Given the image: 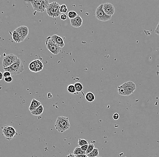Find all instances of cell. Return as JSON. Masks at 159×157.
Instances as JSON below:
<instances>
[{"label": "cell", "mask_w": 159, "mask_h": 157, "mask_svg": "<svg viewBox=\"0 0 159 157\" xmlns=\"http://www.w3.org/2000/svg\"><path fill=\"white\" fill-rule=\"evenodd\" d=\"M18 59V58L17 56L13 53L3 55L2 62L3 68L9 67L14 64L17 61Z\"/></svg>", "instance_id": "cell-7"}, {"label": "cell", "mask_w": 159, "mask_h": 157, "mask_svg": "<svg viewBox=\"0 0 159 157\" xmlns=\"http://www.w3.org/2000/svg\"><path fill=\"white\" fill-rule=\"evenodd\" d=\"M78 144L80 147H81L82 146L85 145L89 144H88V141L87 140L79 139L78 141Z\"/></svg>", "instance_id": "cell-23"}, {"label": "cell", "mask_w": 159, "mask_h": 157, "mask_svg": "<svg viewBox=\"0 0 159 157\" xmlns=\"http://www.w3.org/2000/svg\"><path fill=\"white\" fill-rule=\"evenodd\" d=\"M71 25L73 27L75 28H79L82 25L83 19L79 15L75 18L70 19Z\"/></svg>", "instance_id": "cell-13"}, {"label": "cell", "mask_w": 159, "mask_h": 157, "mask_svg": "<svg viewBox=\"0 0 159 157\" xmlns=\"http://www.w3.org/2000/svg\"><path fill=\"white\" fill-rule=\"evenodd\" d=\"M34 61H35V64L36 72H39L42 70L43 67H44V65H43L42 62L40 60H38V59L35 60Z\"/></svg>", "instance_id": "cell-17"}, {"label": "cell", "mask_w": 159, "mask_h": 157, "mask_svg": "<svg viewBox=\"0 0 159 157\" xmlns=\"http://www.w3.org/2000/svg\"><path fill=\"white\" fill-rule=\"evenodd\" d=\"M29 69L31 71L33 72H36V66L35 64V61H32L29 64Z\"/></svg>", "instance_id": "cell-25"}, {"label": "cell", "mask_w": 159, "mask_h": 157, "mask_svg": "<svg viewBox=\"0 0 159 157\" xmlns=\"http://www.w3.org/2000/svg\"><path fill=\"white\" fill-rule=\"evenodd\" d=\"M2 133L3 136L9 141L12 140L18 135L16 130L10 124H6L2 126Z\"/></svg>", "instance_id": "cell-5"}, {"label": "cell", "mask_w": 159, "mask_h": 157, "mask_svg": "<svg viewBox=\"0 0 159 157\" xmlns=\"http://www.w3.org/2000/svg\"><path fill=\"white\" fill-rule=\"evenodd\" d=\"M88 157H97L99 156V149L97 148H95L94 150L87 155Z\"/></svg>", "instance_id": "cell-20"}, {"label": "cell", "mask_w": 159, "mask_h": 157, "mask_svg": "<svg viewBox=\"0 0 159 157\" xmlns=\"http://www.w3.org/2000/svg\"><path fill=\"white\" fill-rule=\"evenodd\" d=\"M66 157H75V155L74 154H68V155L66 156Z\"/></svg>", "instance_id": "cell-35"}, {"label": "cell", "mask_w": 159, "mask_h": 157, "mask_svg": "<svg viewBox=\"0 0 159 157\" xmlns=\"http://www.w3.org/2000/svg\"><path fill=\"white\" fill-rule=\"evenodd\" d=\"M4 80L6 83H10L12 82L13 78L11 76H9V77L4 78Z\"/></svg>", "instance_id": "cell-28"}, {"label": "cell", "mask_w": 159, "mask_h": 157, "mask_svg": "<svg viewBox=\"0 0 159 157\" xmlns=\"http://www.w3.org/2000/svg\"><path fill=\"white\" fill-rule=\"evenodd\" d=\"M11 74L9 72L5 71L3 73V76L5 78L11 76Z\"/></svg>", "instance_id": "cell-29"}, {"label": "cell", "mask_w": 159, "mask_h": 157, "mask_svg": "<svg viewBox=\"0 0 159 157\" xmlns=\"http://www.w3.org/2000/svg\"><path fill=\"white\" fill-rule=\"evenodd\" d=\"M95 95L91 92H88L85 95V99L88 102H93L95 100Z\"/></svg>", "instance_id": "cell-18"}, {"label": "cell", "mask_w": 159, "mask_h": 157, "mask_svg": "<svg viewBox=\"0 0 159 157\" xmlns=\"http://www.w3.org/2000/svg\"><path fill=\"white\" fill-rule=\"evenodd\" d=\"M73 154H74L75 156L83 155V154H86V152L82 150V149H81L80 147H76L73 151Z\"/></svg>", "instance_id": "cell-19"}, {"label": "cell", "mask_w": 159, "mask_h": 157, "mask_svg": "<svg viewBox=\"0 0 159 157\" xmlns=\"http://www.w3.org/2000/svg\"><path fill=\"white\" fill-rule=\"evenodd\" d=\"M67 91L71 93H74L76 92L74 85L73 84H70L67 86Z\"/></svg>", "instance_id": "cell-24"}, {"label": "cell", "mask_w": 159, "mask_h": 157, "mask_svg": "<svg viewBox=\"0 0 159 157\" xmlns=\"http://www.w3.org/2000/svg\"><path fill=\"white\" fill-rule=\"evenodd\" d=\"M3 69L5 71L9 72L11 74L16 75L21 74L24 71V67L21 59L18 58L17 61L14 64L9 67L3 68Z\"/></svg>", "instance_id": "cell-2"}, {"label": "cell", "mask_w": 159, "mask_h": 157, "mask_svg": "<svg viewBox=\"0 0 159 157\" xmlns=\"http://www.w3.org/2000/svg\"><path fill=\"white\" fill-rule=\"evenodd\" d=\"M47 96H48V99H52L53 98L52 94L51 92H49V93L47 94Z\"/></svg>", "instance_id": "cell-34"}, {"label": "cell", "mask_w": 159, "mask_h": 157, "mask_svg": "<svg viewBox=\"0 0 159 157\" xmlns=\"http://www.w3.org/2000/svg\"><path fill=\"white\" fill-rule=\"evenodd\" d=\"M103 9L106 14L111 17H112L115 12L114 6L111 3H105L103 4Z\"/></svg>", "instance_id": "cell-10"}, {"label": "cell", "mask_w": 159, "mask_h": 157, "mask_svg": "<svg viewBox=\"0 0 159 157\" xmlns=\"http://www.w3.org/2000/svg\"><path fill=\"white\" fill-rule=\"evenodd\" d=\"M60 19H62V21H65V20L67 19V15H66V14H62L61 15H60Z\"/></svg>", "instance_id": "cell-30"}, {"label": "cell", "mask_w": 159, "mask_h": 157, "mask_svg": "<svg viewBox=\"0 0 159 157\" xmlns=\"http://www.w3.org/2000/svg\"><path fill=\"white\" fill-rule=\"evenodd\" d=\"M35 11L44 13L50 3L48 0H33L30 1Z\"/></svg>", "instance_id": "cell-3"}, {"label": "cell", "mask_w": 159, "mask_h": 157, "mask_svg": "<svg viewBox=\"0 0 159 157\" xmlns=\"http://www.w3.org/2000/svg\"><path fill=\"white\" fill-rule=\"evenodd\" d=\"M15 31L17 32L21 36L23 40H25L28 35L29 33V28L26 26H21L15 29Z\"/></svg>", "instance_id": "cell-11"}, {"label": "cell", "mask_w": 159, "mask_h": 157, "mask_svg": "<svg viewBox=\"0 0 159 157\" xmlns=\"http://www.w3.org/2000/svg\"><path fill=\"white\" fill-rule=\"evenodd\" d=\"M113 119L114 120H118V119L119 118V115L118 113H115L113 115Z\"/></svg>", "instance_id": "cell-31"}, {"label": "cell", "mask_w": 159, "mask_h": 157, "mask_svg": "<svg viewBox=\"0 0 159 157\" xmlns=\"http://www.w3.org/2000/svg\"><path fill=\"white\" fill-rule=\"evenodd\" d=\"M155 33H156L157 35H159V22L156 26V28L155 29Z\"/></svg>", "instance_id": "cell-33"}, {"label": "cell", "mask_w": 159, "mask_h": 157, "mask_svg": "<svg viewBox=\"0 0 159 157\" xmlns=\"http://www.w3.org/2000/svg\"><path fill=\"white\" fill-rule=\"evenodd\" d=\"M76 157H88L87 155L86 154H83V155H77V156H75Z\"/></svg>", "instance_id": "cell-36"}, {"label": "cell", "mask_w": 159, "mask_h": 157, "mask_svg": "<svg viewBox=\"0 0 159 157\" xmlns=\"http://www.w3.org/2000/svg\"><path fill=\"white\" fill-rule=\"evenodd\" d=\"M61 6L59 3L56 2H53L50 3L46 9V13L51 17H58L61 15V13L60 11Z\"/></svg>", "instance_id": "cell-4"}, {"label": "cell", "mask_w": 159, "mask_h": 157, "mask_svg": "<svg viewBox=\"0 0 159 157\" xmlns=\"http://www.w3.org/2000/svg\"><path fill=\"white\" fill-rule=\"evenodd\" d=\"M121 85L125 91L127 96H130L133 93L136 89V84L132 81L126 82Z\"/></svg>", "instance_id": "cell-9"}, {"label": "cell", "mask_w": 159, "mask_h": 157, "mask_svg": "<svg viewBox=\"0 0 159 157\" xmlns=\"http://www.w3.org/2000/svg\"><path fill=\"white\" fill-rule=\"evenodd\" d=\"M54 126L59 132L63 133L69 130L71 124L68 118L65 116H58L57 119Z\"/></svg>", "instance_id": "cell-1"}, {"label": "cell", "mask_w": 159, "mask_h": 157, "mask_svg": "<svg viewBox=\"0 0 159 157\" xmlns=\"http://www.w3.org/2000/svg\"><path fill=\"white\" fill-rule=\"evenodd\" d=\"M45 44H46L47 49L54 55H57L62 51V48L59 47L56 44H55L53 42V40L51 39L50 36L46 38Z\"/></svg>", "instance_id": "cell-6"}, {"label": "cell", "mask_w": 159, "mask_h": 157, "mask_svg": "<svg viewBox=\"0 0 159 157\" xmlns=\"http://www.w3.org/2000/svg\"><path fill=\"white\" fill-rule=\"evenodd\" d=\"M103 4H100L96 8L95 15L97 19L101 22H106L110 21L112 17L106 14L103 9Z\"/></svg>", "instance_id": "cell-8"}, {"label": "cell", "mask_w": 159, "mask_h": 157, "mask_svg": "<svg viewBox=\"0 0 159 157\" xmlns=\"http://www.w3.org/2000/svg\"><path fill=\"white\" fill-rule=\"evenodd\" d=\"M44 110V107H43V105H41L35 110L31 111V113L32 115H35V116H39V115H41L43 113Z\"/></svg>", "instance_id": "cell-16"}, {"label": "cell", "mask_w": 159, "mask_h": 157, "mask_svg": "<svg viewBox=\"0 0 159 157\" xmlns=\"http://www.w3.org/2000/svg\"><path fill=\"white\" fill-rule=\"evenodd\" d=\"M51 39L53 42L56 44L57 45L62 48L64 47L65 43L63 39L60 36L57 35H53L51 36Z\"/></svg>", "instance_id": "cell-12"}, {"label": "cell", "mask_w": 159, "mask_h": 157, "mask_svg": "<svg viewBox=\"0 0 159 157\" xmlns=\"http://www.w3.org/2000/svg\"><path fill=\"white\" fill-rule=\"evenodd\" d=\"M74 85L75 87L76 92H81L83 89V86L82 84L81 83H78V82L75 83Z\"/></svg>", "instance_id": "cell-21"}, {"label": "cell", "mask_w": 159, "mask_h": 157, "mask_svg": "<svg viewBox=\"0 0 159 157\" xmlns=\"http://www.w3.org/2000/svg\"><path fill=\"white\" fill-rule=\"evenodd\" d=\"M78 15L77 13L75 11H70L68 13V17L70 19L75 18L77 17Z\"/></svg>", "instance_id": "cell-22"}, {"label": "cell", "mask_w": 159, "mask_h": 157, "mask_svg": "<svg viewBox=\"0 0 159 157\" xmlns=\"http://www.w3.org/2000/svg\"><path fill=\"white\" fill-rule=\"evenodd\" d=\"M94 149H95V146H94V145L93 144H89L88 149H87V151H86V154L87 155V154H89L90 153H91V152H92L94 150Z\"/></svg>", "instance_id": "cell-26"}, {"label": "cell", "mask_w": 159, "mask_h": 157, "mask_svg": "<svg viewBox=\"0 0 159 157\" xmlns=\"http://www.w3.org/2000/svg\"><path fill=\"white\" fill-rule=\"evenodd\" d=\"M12 38L15 43H20L24 41L21 36L15 30L13 32L12 34Z\"/></svg>", "instance_id": "cell-15"}, {"label": "cell", "mask_w": 159, "mask_h": 157, "mask_svg": "<svg viewBox=\"0 0 159 157\" xmlns=\"http://www.w3.org/2000/svg\"><path fill=\"white\" fill-rule=\"evenodd\" d=\"M88 146H89V144L85 145H84V146L81 147V148L82 149V150L86 152V151H87V149H88Z\"/></svg>", "instance_id": "cell-32"}, {"label": "cell", "mask_w": 159, "mask_h": 157, "mask_svg": "<svg viewBox=\"0 0 159 157\" xmlns=\"http://www.w3.org/2000/svg\"><path fill=\"white\" fill-rule=\"evenodd\" d=\"M41 102L39 101L38 100H36L35 99H33L32 100L31 102L30 105L29 107V110L30 112L34 111L36 109L38 108L40 106H41Z\"/></svg>", "instance_id": "cell-14"}, {"label": "cell", "mask_w": 159, "mask_h": 157, "mask_svg": "<svg viewBox=\"0 0 159 157\" xmlns=\"http://www.w3.org/2000/svg\"><path fill=\"white\" fill-rule=\"evenodd\" d=\"M0 74H1V78H0V80H1L2 79V78H3V76H3V74H2V72H0Z\"/></svg>", "instance_id": "cell-37"}, {"label": "cell", "mask_w": 159, "mask_h": 157, "mask_svg": "<svg viewBox=\"0 0 159 157\" xmlns=\"http://www.w3.org/2000/svg\"><path fill=\"white\" fill-rule=\"evenodd\" d=\"M67 6L66 5L63 4L61 6L60 8V11L61 13H67Z\"/></svg>", "instance_id": "cell-27"}]
</instances>
